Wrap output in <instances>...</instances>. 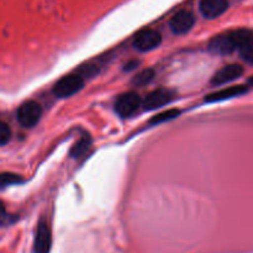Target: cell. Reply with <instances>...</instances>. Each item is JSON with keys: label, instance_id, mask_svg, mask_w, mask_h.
I'll list each match as a JSON object with an SVG mask.
<instances>
[{"label": "cell", "instance_id": "4", "mask_svg": "<svg viewBox=\"0 0 253 253\" xmlns=\"http://www.w3.org/2000/svg\"><path fill=\"white\" fill-rule=\"evenodd\" d=\"M162 42V36L157 30L147 29L138 32L133 40V47L140 52H148L157 48Z\"/></svg>", "mask_w": 253, "mask_h": 253}, {"label": "cell", "instance_id": "10", "mask_svg": "<svg viewBox=\"0 0 253 253\" xmlns=\"http://www.w3.org/2000/svg\"><path fill=\"white\" fill-rule=\"evenodd\" d=\"M242 74H244V68L241 66H239V64H229V66L224 67V68L216 72V74L212 77L211 84L212 85H224V84L240 78Z\"/></svg>", "mask_w": 253, "mask_h": 253}, {"label": "cell", "instance_id": "11", "mask_svg": "<svg viewBox=\"0 0 253 253\" xmlns=\"http://www.w3.org/2000/svg\"><path fill=\"white\" fill-rule=\"evenodd\" d=\"M199 7L204 17L216 19L226 11L229 7V1L227 0H202Z\"/></svg>", "mask_w": 253, "mask_h": 253}, {"label": "cell", "instance_id": "1", "mask_svg": "<svg viewBox=\"0 0 253 253\" xmlns=\"http://www.w3.org/2000/svg\"><path fill=\"white\" fill-rule=\"evenodd\" d=\"M84 86V79L83 77L79 76L77 73L68 74V76L63 77L59 79L53 86V94L57 98H69V96L74 95L78 93L82 88Z\"/></svg>", "mask_w": 253, "mask_h": 253}, {"label": "cell", "instance_id": "3", "mask_svg": "<svg viewBox=\"0 0 253 253\" xmlns=\"http://www.w3.org/2000/svg\"><path fill=\"white\" fill-rule=\"evenodd\" d=\"M42 115V108L39 103L29 100L22 104L17 110V121L25 128H31L37 125Z\"/></svg>", "mask_w": 253, "mask_h": 253}, {"label": "cell", "instance_id": "13", "mask_svg": "<svg viewBox=\"0 0 253 253\" xmlns=\"http://www.w3.org/2000/svg\"><path fill=\"white\" fill-rule=\"evenodd\" d=\"M90 145H91L90 137H89V136H83V137L79 138V140L74 143L71 152H69V155H71V157L73 158L82 157V156H83L89 148H90Z\"/></svg>", "mask_w": 253, "mask_h": 253}, {"label": "cell", "instance_id": "17", "mask_svg": "<svg viewBox=\"0 0 253 253\" xmlns=\"http://www.w3.org/2000/svg\"><path fill=\"white\" fill-rule=\"evenodd\" d=\"M11 138V130L4 121H0V146H5Z\"/></svg>", "mask_w": 253, "mask_h": 253}, {"label": "cell", "instance_id": "7", "mask_svg": "<svg viewBox=\"0 0 253 253\" xmlns=\"http://www.w3.org/2000/svg\"><path fill=\"white\" fill-rule=\"evenodd\" d=\"M195 24V16L189 10H180L173 15L169 21V27L172 32L177 35H184L193 29Z\"/></svg>", "mask_w": 253, "mask_h": 253}, {"label": "cell", "instance_id": "5", "mask_svg": "<svg viewBox=\"0 0 253 253\" xmlns=\"http://www.w3.org/2000/svg\"><path fill=\"white\" fill-rule=\"evenodd\" d=\"M237 49L236 39H235L234 32L229 34H222L214 37L209 43V51L215 54H230Z\"/></svg>", "mask_w": 253, "mask_h": 253}, {"label": "cell", "instance_id": "8", "mask_svg": "<svg viewBox=\"0 0 253 253\" xmlns=\"http://www.w3.org/2000/svg\"><path fill=\"white\" fill-rule=\"evenodd\" d=\"M174 98V93L168 89L160 88L156 90L151 91L143 100V108L146 110H155V109L162 108V106L167 105L168 103L173 100Z\"/></svg>", "mask_w": 253, "mask_h": 253}, {"label": "cell", "instance_id": "14", "mask_svg": "<svg viewBox=\"0 0 253 253\" xmlns=\"http://www.w3.org/2000/svg\"><path fill=\"white\" fill-rule=\"evenodd\" d=\"M179 114H180V111L178 110V109H169V110L162 111V113H160V114H157L156 116H153V118L151 119L150 124L151 125H157V124L166 123V121L173 120V119H175L177 116H179Z\"/></svg>", "mask_w": 253, "mask_h": 253}, {"label": "cell", "instance_id": "2", "mask_svg": "<svg viewBox=\"0 0 253 253\" xmlns=\"http://www.w3.org/2000/svg\"><path fill=\"white\" fill-rule=\"evenodd\" d=\"M143 101L141 100L140 95L135 91H128L124 93L116 99L115 101V111L121 118H131L140 110Z\"/></svg>", "mask_w": 253, "mask_h": 253}, {"label": "cell", "instance_id": "16", "mask_svg": "<svg viewBox=\"0 0 253 253\" xmlns=\"http://www.w3.org/2000/svg\"><path fill=\"white\" fill-rule=\"evenodd\" d=\"M19 183H22L21 175L10 172L0 173V189L9 187V185L19 184Z\"/></svg>", "mask_w": 253, "mask_h": 253}, {"label": "cell", "instance_id": "18", "mask_svg": "<svg viewBox=\"0 0 253 253\" xmlns=\"http://www.w3.org/2000/svg\"><path fill=\"white\" fill-rule=\"evenodd\" d=\"M12 222L11 215H9L5 210L4 204L0 202V226H4V225H9Z\"/></svg>", "mask_w": 253, "mask_h": 253}, {"label": "cell", "instance_id": "12", "mask_svg": "<svg viewBox=\"0 0 253 253\" xmlns=\"http://www.w3.org/2000/svg\"><path fill=\"white\" fill-rule=\"evenodd\" d=\"M249 91V88L245 85H236V86H230V88L221 89V90H217L215 93L209 94V95L205 96V101L208 103H217V101L227 100V99L236 98V96L244 95Z\"/></svg>", "mask_w": 253, "mask_h": 253}, {"label": "cell", "instance_id": "9", "mask_svg": "<svg viewBox=\"0 0 253 253\" xmlns=\"http://www.w3.org/2000/svg\"><path fill=\"white\" fill-rule=\"evenodd\" d=\"M52 246L51 230L46 221H40L35 237V253H49Z\"/></svg>", "mask_w": 253, "mask_h": 253}, {"label": "cell", "instance_id": "15", "mask_svg": "<svg viewBox=\"0 0 253 253\" xmlns=\"http://www.w3.org/2000/svg\"><path fill=\"white\" fill-rule=\"evenodd\" d=\"M153 78H155V71L153 69H145V71H141L140 73L133 77L132 84L135 86L147 85L148 83L152 82Z\"/></svg>", "mask_w": 253, "mask_h": 253}, {"label": "cell", "instance_id": "6", "mask_svg": "<svg viewBox=\"0 0 253 253\" xmlns=\"http://www.w3.org/2000/svg\"><path fill=\"white\" fill-rule=\"evenodd\" d=\"M234 35L241 58L247 63L253 64V34L247 30H237L234 31Z\"/></svg>", "mask_w": 253, "mask_h": 253}]
</instances>
